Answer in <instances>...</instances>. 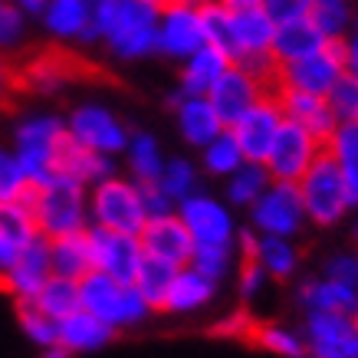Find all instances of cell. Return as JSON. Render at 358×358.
Here are the masks:
<instances>
[{
  "label": "cell",
  "mask_w": 358,
  "mask_h": 358,
  "mask_svg": "<svg viewBox=\"0 0 358 358\" xmlns=\"http://www.w3.org/2000/svg\"><path fill=\"white\" fill-rule=\"evenodd\" d=\"M234 263H237V250L227 247V243H194L187 266H194L197 273H204L207 280L224 282L230 273H234Z\"/></svg>",
  "instance_id": "cell-39"
},
{
  "label": "cell",
  "mask_w": 358,
  "mask_h": 358,
  "mask_svg": "<svg viewBox=\"0 0 358 358\" xmlns=\"http://www.w3.org/2000/svg\"><path fill=\"white\" fill-rule=\"evenodd\" d=\"M342 50H345V69L358 76V13L352 20V27H348L345 40H342Z\"/></svg>",
  "instance_id": "cell-52"
},
{
  "label": "cell",
  "mask_w": 358,
  "mask_h": 358,
  "mask_svg": "<svg viewBox=\"0 0 358 358\" xmlns=\"http://www.w3.org/2000/svg\"><path fill=\"white\" fill-rule=\"evenodd\" d=\"M326 152L338 164H358V119L338 122L326 138Z\"/></svg>",
  "instance_id": "cell-46"
},
{
  "label": "cell",
  "mask_w": 358,
  "mask_h": 358,
  "mask_svg": "<svg viewBox=\"0 0 358 358\" xmlns=\"http://www.w3.org/2000/svg\"><path fill=\"white\" fill-rule=\"evenodd\" d=\"M99 46H106L119 63L158 56V7L148 0H112L109 23Z\"/></svg>",
  "instance_id": "cell-2"
},
{
  "label": "cell",
  "mask_w": 358,
  "mask_h": 358,
  "mask_svg": "<svg viewBox=\"0 0 358 358\" xmlns=\"http://www.w3.org/2000/svg\"><path fill=\"white\" fill-rule=\"evenodd\" d=\"M243 162H247V158H243V148H240V141L234 138L230 129H224L220 135H214L207 145L197 148V168H201V174L214 178V181H224V178L237 171Z\"/></svg>",
  "instance_id": "cell-32"
},
{
  "label": "cell",
  "mask_w": 358,
  "mask_h": 358,
  "mask_svg": "<svg viewBox=\"0 0 358 358\" xmlns=\"http://www.w3.org/2000/svg\"><path fill=\"white\" fill-rule=\"evenodd\" d=\"M148 3H152V7H158V10H162V7H168L171 0H148Z\"/></svg>",
  "instance_id": "cell-60"
},
{
  "label": "cell",
  "mask_w": 358,
  "mask_h": 358,
  "mask_svg": "<svg viewBox=\"0 0 358 358\" xmlns=\"http://www.w3.org/2000/svg\"><path fill=\"white\" fill-rule=\"evenodd\" d=\"M296 306L309 313V309H322V313H345L355 315L358 313V289L336 282L329 276H306L296 282Z\"/></svg>",
  "instance_id": "cell-23"
},
{
  "label": "cell",
  "mask_w": 358,
  "mask_h": 358,
  "mask_svg": "<svg viewBox=\"0 0 358 358\" xmlns=\"http://www.w3.org/2000/svg\"><path fill=\"white\" fill-rule=\"evenodd\" d=\"M89 224L119 234H138L145 227V201H141V185L125 171H115L102 178L86 191Z\"/></svg>",
  "instance_id": "cell-5"
},
{
  "label": "cell",
  "mask_w": 358,
  "mask_h": 358,
  "mask_svg": "<svg viewBox=\"0 0 358 358\" xmlns=\"http://www.w3.org/2000/svg\"><path fill=\"white\" fill-rule=\"evenodd\" d=\"M86 185L73 178L56 174L46 185L30 187L27 204L33 210L36 230L43 237H59V234H76L89 227V204H86Z\"/></svg>",
  "instance_id": "cell-4"
},
{
  "label": "cell",
  "mask_w": 358,
  "mask_h": 358,
  "mask_svg": "<svg viewBox=\"0 0 358 358\" xmlns=\"http://www.w3.org/2000/svg\"><path fill=\"white\" fill-rule=\"evenodd\" d=\"M266 282H270V276H266V270H263L257 260H240L237 266V296L240 303H253L257 296L266 289Z\"/></svg>",
  "instance_id": "cell-48"
},
{
  "label": "cell",
  "mask_w": 358,
  "mask_h": 358,
  "mask_svg": "<svg viewBox=\"0 0 358 358\" xmlns=\"http://www.w3.org/2000/svg\"><path fill=\"white\" fill-rule=\"evenodd\" d=\"M46 247H50V270H53L56 276L83 280V276L92 270L86 230H76V234H59V237H46Z\"/></svg>",
  "instance_id": "cell-30"
},
{
  "label": "cell",
  "mask_w": 358,
  "mask_h": 358,
  "mask_svg": "<svg viewBox=\"0 0 358 358\" xmlns=\"http://www.w3.org/2000/svg\"><path fill=\"white\" fill-rule=\"evenodd\" d=\"M201 23H204V43L224 50V53L230 56V63H234V56H237V43H234V10L224 7L220 0H210V3L201 7Z\"/></svg>",
  "instance_id": "cell-38"
},
{
  "label": "cell",
  "mask_w": 358,
  "mask_h": 358,
  "mask_svg": "<svg viewBox=\"0 0 358 358\" xmlns=\"http://www.w3.org/2000/svg\"><path fill=\"white\" fill-rule=\"evenodd\" d=\"M342 168V185H345V197L352 210L358 207V164H338Z\"/></svg>",
  "instance_id": "cell-53"
},
{
  "label": "cell",
  "mask_w": 358,
  "mask_h": 358,
  "mask_svg": "<svg viewBox=\"0 0 358 358\" xmlns=\"http://www.w3.org/2000/svg\"><path fill=\"white\" fill-rule=\"evenodd\" d=\"M313 3H352V0H313Z\"/></svg>",
  "instance_id": "cell-62"
},
{
  "label": "cell",
  "mask_w": 358,
  "mask_h": 358,
  "mask_svg": "<svg viewBox=\"0 0 358 358\" xmlns=\"http://www.w3.org/2000/svg\"><path fill=\"white\" fill-rule=\"evenodd\" d=\"M181 3H191V7H204V3H210V0H181Z\"/></svg>",
  "instance_id": "cell-59"
},
{
  "label": "cell",
  "mask_w": 358,
  "mask_h": 358,
  "mask_svg": "<svg viewBox=\"0 0 358 358\" xmlns=\"http://www.w3.org/2000/svg\"><path fill=\"white\" fill-rule=\"evenodd\" d=\"M79 309L99 315L115 332L138 329L155 315L148 299L135 289V282H119L102 270H89L79 280Z\"/></svg>",
  "instance_id": "cell-1"
},
{
  "label": "cell",
  "mask_w": 358,
  "mask_h": 358,
  "mask_svg": "<svg viewBox=\"0 0 358 358\" xmlns=\"http://www.w3.org/2000/svg\"><path fill=\"white\" fill-rule=\"evenodd\" d=\"M141 201H145V214L148 217H158V214H171L174 210V201L164 194L162 187L155 185H141Z\"/></svg>",
  "instance_id": "cell-51"
},
{
  "label": "cell",
  "mask_w": 358,
  "mask_h": 358,
  "mask_svg": "<svg viewBox=\"0 0 358 358\" xmlns=\"http://www.w3.org/2000/svg\"><path fill=\"white\" fill-rule=\"evenodd\" d=\"M141 250L148 257H158V260H168L174 266H187L191 260V250H194V240L187 234L185 220L178 214H158V217H148L145 227L138 230Z\"/></svg>",
  "instance_id": "cell-19"
},
{
  "label": "cell",
  "mask_w": 358,
  "mask_h": 358,
  "mask_svg": "<svg viewBox=\"0 0 358 358\" xmlns=\"http://www.w3.org/2000/svg\"><path fill=\"white\" fill-rule=\"evenodd\" d=\"M260 7L266 10L273 23H286V20H296V17H306L313 0H260Z\"/></svg>",
  "instance_id": "cell-50"
},
{
  "label": "cell",
  "mask_w": 358,
  "mask_h": 358,
  "mask_svg": "<svg viewBox=\"0 0 358 358\" xmlns=\"http://www.w3.org/2000/svg\"><path fill=\"white\" fill-rule=\"evenodd\" d=\"M89 240V257H92V270L109 273L112 280L131 282L138 273V263L145 257L138 234H119V230H106L89 224L86 227Z\"/></svg>",
  "instance_id": "cell-13"
},
{
  "label": "cell",
  "mask_w": 358,
  "mask_h": 358,
  "mask_svg": "<svg viewBox=\"0 0 358 358\" xmlns=\"http://www.w3.org/2000/svg\"><path fill=\"white\" fill-rule=\"evenodd\" d=\"M296 187H299V197H303L306 224H313V227H336L352 214L345 185H342V168L326 148L306 168V174L296 181Z\"/></svg>",
  "instance_id": "cell-6"
},
{
  "label": "cell",
  "mask_w": 358,
  "mask_h": 358,
  "mask_svg": "<svg viewBox=\"0 0 358 358\" xmlns=\"http://www.w3.org/2000/svg\"><path fill=\"white\" fill-rule=\"evenodd\" d=\"M27 27H30V17L13 0H0V53H17L27 40Z\"/></svg>",
  "instance_id": "cell-44"
},
{
  "label": "cell",
  "mask_w": 358,
  "mask_h": 358,
  "mask_svg": "<svg viewBox=\"0 0 358 358\" xmlns=\"http://www.w3.org/2000/svg\"><path fill=\"white\" fill-rule=\"evenodd\" d=\"M115 329L109 322H102L99 315L86 313V309H76L73 315H66L59 319V345L69 348L73 358L76 355H92V352H102V348H109L115 342Z\"/></svg>",
  "instance_id": "cell-22"
},
{
  "label": "cell",
  "mask_w": 358,
  "mask_h": 358,
  "mask_svg": "<svg viewBox=\"0 0 358 358\" xmlns=\"http://www.w3.org/2000/svg\"><path fill=\"white\" fill-rule=\"evenodd\" d=\"M50 276H53V270H50V247H46L43 234H36L17 250L13 263L0 273V293H7L13 303H30Z\"/></svg>",
  "instance_id": "cell-15"
},
{
  "label": "cell",
  "mask_w": 358,
  "mask_h": 358,
  "mask_svg": "<svg viewBox=\"0 0 358 358\" xmlns=\"http://www.w3.org/2000/svg\"><path fill=\"white\" fill-rule=\"evenodd\" d=\"M0 234L10 237L17 247H23L27 240H33L40 234L27 201H0Z\"/></svg>",
  "instance_id": "cell-41"
},
{
  "label": "cell",
  "mask_w": 358,
  "mask_h": 358,
  "mask_svg": "<svg viewBox=\"0 0 358 358\" xmlns=\"http://www.w3.org/2000/svg\"><path fill=\"white\" fill-rule=\"evenodd\" d=\"M17 250H20V247H17V243H13L10 237H3V234H0V273H3V270H7V266L13 263Z\"/></svg>",
  "instance_id": "cell-55"
},
{
  "label": "cell",
  "mask_w": 358,
  "mask_h": 358,
  "mask_svg": "<svg viewBox=\"0 0 358 358\" xmlns=\"http://www.w3.org/2000/svg\"><path fill=\"white\" fill-rule=\"evenodd\" d=\"M13 89H17V69L10 66V59L0 53V102L10 96Z\"/></svg>",
  "instance_id": "cell-54"
},
{
  "label": "cell",
  "mask_w": 358,
  "mask_h": 358,
  "mask_svg": "<svg viewBox=\"0 0 358 358\" xmlns=\"http://www.w3.org/2000/svg\"><path fill=\"white\" fill-rule=\"evenodd\" d=\"M122 164H125V174L135 178L138 185L158 181V174H162V168H164L162 141L155 138L152 131H131L129 145H125V152H122Z\"/></svg>",
  "instance_id": "cell-31"
},
{
  "label": "cell",
  "mask_w": 358,
  "mask_h": 358,
  "mask_svg": "<svg viewBox=\"0 0 358 358\" xmlns=\"http://www.w3.org/2000/svg\"><path fill=\"white\" fill-rule=\"evenodd\" d=\"M253 326H257V319L250 315L247 306H240V309H230V313H224L210 326V332L220 338H230V342H250V332H253Z\"/></svg>",
  "instance_id": "cell-47"
},
{
  "label": "cell",
  "mask_w": 358,
  "mask_h": 358,
  "mask_svg": "<svg viewBox=\"0 0 358 358\" xmlns=\"http://www.w3.org/2000/svg\"><path fill=\"white\" fill-rule=\"evenodd\" d=\"M352 319H355V329H358V313H355V315H352Z\"/></svg>",
  "instance_id": "cell-63"
},
{
  "label": "cell",
  "mask_w": 358,
  "mask_h": 358,
  "mask_svg": "<svg viewBox=\"0 0 358 358\" xmlns=\"http://www.w3.org/2000/svg\"><path fill=\"white\" fill-rule=\"evenodd\" d=\"M313 23L322 30L326 40H345L348 27L355 20V7L352 3H313L309 7Z\"/></svg>",
  "instance_id": "cell-43"
},
{
  "label": "cell",
  "mask_w": 358,
  "mask_h": 358,
  "mask_svg": "<svg viewBox=\"0 0 358 358\" xmlns=\"http://www.w3.org/2000/svg\"><path fill=\"white\" fill-rule=\"evenodd\" d=\"M155 185L162 187L164 194L174 201V207H178V201H185L187 194H194L197 187H201V168H197L194 158L171 155V158H164V168Z\"/></svg>",
  "instance_id": "cell-37"
},
{
  "label": "cell",
  "mask_w": 358,
  "mask_h": 358,
  "mask_svg": "<svg viewBox=\"0 0 358 358\" xmlns=\"http://www.w3.org/2000/svg\"><path fill=\"white\" fill-rule=\"evenodd\" d=\"M174 214L185 220L194 243H227V247H234V240H237V217H234V207L224 201V194L217 197L204 187H197L194 194L178 201Z\"/></svg>",
  "instance_id": "cell-10"
},
{
  "label": "cell",
  "mask_w": 358,
  "mask_h": 358,
  "mask_svg": "<svg viewBox=\"0 0 358 358\" xmlns=\"http://www.w3.org/2000/svg\"><path fill=\"white\" fill-rule=\"evenodd\" d=\"M273 92H276V102H280V109H282V119L299 122L303 129H309L315 138L326 145V138L338 125V119L332 115V109H329L326 96H313V92L280 89V86H273Z\"/></svg>",
  "instance_id": "cell-20"
},
{
  "label": "cell",
  "mask_w": 358,
  "mask_h": 358,
  "mask_svg": "<svg viewBox=\"0 0 358 358\" xmlns=\"http://www.w3.org/2000/svg\"><path fill=\"white\" fill-rule=\"evenodd\" d=\"M358 210V207H355ZM352 237H355V243H358V214H355V224H352Z\"/></svg>",
  "instance_id": "cell-61"
},
{
  "label": "cell",
  "mask_w": 358,
  "mask_h": 358,
  "mask_svg": "<svg viewBox=\"0 0 358 358\" xmlns=\"http://www.w3.org/2000/svg\"><path fill=\"white\" fill-rule=\"evenodd\" d=\"M66 141V119L59 112H30L13 125V152L23 164L30 187L56 178V155Z\"/></svg>",
  "instance_id": "cell-3"
},
{
  "label": "cell",
  "mask_w": 358,
  "mask_h": 358,
  "mask_svg": "<svg viewBox=\"0 0 358 358\" xmlns=\"http://www.w3.org/2000/svg\"><path fill=\"white\" fill-rule=\"evenodd\" d=\"M250 342L276 358H306L303 329L282 326V322H257L250 332Z\"/></svg>",
  "instance_id": "cell-34"
},
{
  "label": "cell",
  "mask_w": 358,
  "mask_h": 358,
  "mask_svg": "<svg viewBox=\"0 0 358 358\" xmlns=\"http://www.w3.org/2000/svg\"><path fill=\"white\" fill-rule=\"evenodd\" d=\"M168 109L174 112V125H178L181 141H187L194 152L201 148V145H207L214 135H220V131L227 129V125L220 122L217 109L210 106V99L207 96H187V92H181L178 86L168 92Z\"/></svg>",
  "instance_id": "cell-18"
},
{
  "label": "cell",
  "mask_w": 358,
  "mask_h": 358,
  "mask_svg": "<svg viewBox=\"0 0 358 358\" xmlns=\"http://www.w3.org/2000/svg\"><path fill=\"white\" fill-rule=\"evenodd\" d=\"M247 260H257L266 270V276L276 282H289L299 276V266H303V250L293 237H270V234H257V247H253V257Z\"/></svg>",
  "instance_id": "cell-28"
},
{
  "label": "cell",
  "mask_w": 358,
  "mask_h": 358,
  "mask_svg": "<svg viewBox=\"0 0 358 358\" xmlns=\"http://www.w3.org/2000/svg\"><path fill=\"white\" fill-rule=\"evenodd\" d=\"M306 358H358V329L345 313H303Z\"/></svg>",
  "instance_id": "cell-12"
},
{
  "label": "cell",
  "mask_w": 358,
  "mask_h": 358,
  "mask_svg": "<svg viewBox=\"0 0 358 358\" xmlns=\"http://www.w3.org/2000/svg\"><path fill=\"white\" fill-rule=\"evenodd\" d=\"M36 309H43L50 319H66L79 309V280H69V276H50V280L40 286V293L30 299Z\"/></svg>",
  "instance_id": "cell-36"
},
{
  "label": "cell",
  "mask_w": 358,
  "mask_h": 358,
  "mask_svg": "<svg viewBox=\"0 0 358 358\" xmlns=\"http://www.w3.org/2000/svg\"><path fill=\"white\" fill-rule=\"evenodd\" d=\"M322 276L358 289V250L355 253H332V257L322 263Z\"/></svg>",
  "instance_id": "cell-49"
},
{
  "label": "cell",
  "mask_w": 358,
  "mask_h": 358,
  "mask_svg": "<svg viewBox=\"0 0 358 358\" xmlns=\"http://www.w3.org/2000/svg\"><path fill=\"white\" fill-rule=\"evenodd\" d=\"M119 171V158H109V155H99L92 148H83L66 135V141L59 145V155H56V174L63 178H73L79 185L92 187L96 181L109 178V174Z\"/></svg>",
  "instance_id": "cell-24"
},
{
  "label": "cell",
  "mask_w": 358,
  "mask_h": 358,
  "mask_svg": "<svg viewBox=\"0 0 358 358\" xmlns=\"http://www.w3.org/2000/svg\"><path fill=\"white\" fill-rule=\"evenodd\" d=\"M326 102L338 122L358 119V76L355 73L345 69V73L336 79V86L326 92Z\"/></svg>",
  "instance_id": "cell-45"
},
{
  "label": "cell",
  "mask_w": 358,
  "mask_h": 358,
  "mask_svg": "<svg viewBox=\"0 0 358 358\" xmlns=\"http://www.w3.org/2000/svg\"><path fill=\"white\" fill-rule=\"evenodd\" d=\"M69 79H73V69L66 63V56L59 53H40L17 69V89L33 92V96H43V99L63 92L69 86Z\"/></svg>",
  "instance_id": "cell-26"
},
{
  "label": "cell",
  "mask_w": 358,
  "mask_h": 358,
  "mask_svg": "<svg viewBox=\"0 0 358 358\" xmlns=\"http://www.w3.org/2000/svg\"><path fill=\"white\" fill-rule=\"evenodd\" d=\"M329 40L322 36V30L313 23V17H296V20H286V23H276L273 30V43H270V53L280 63H293L299 56H309L315 53L319 46H326Z\"/></svg>",
  "instance_id": "cell-27"
},
{
  "label": "cell",
  "mask_w": 358,
  "mask_h": 358,
  "mask_svg": "<svg viewBox=\"0 0 358 358\" xmlns=\"http://www.w3.org/2000/svg\"><path fill=\"white\" fill-rule=\"evenodd\" d=\"M280 125H282V109H280V102H276V92L270 89L266 96L257 99V102H253L234 125H227V129L234 131V138L240 141L243 158L263 162L266 152H270L273 138H276V131H280Z\"/></svg>",
  "instance_id": "cell-17"
},
{
  "label": "cell",
  "mask_w": 358,
  "mask_h": 358,
  "mask_svg": "<svg viewBox=\"0 0 358 358\" xmlns=\"http://www.w3.org/2000/svg\"><path fill=\"white\" fill-rule=\"evenodd\" d=\"M326 145L315 138L309 129H303L299 122L293 119H282L276 138H273L270 152L263 158L266 171H270L273 181H299L306 174V168L319 158Z\"/></svg>",
  "instance_id": "cell-11"
},
{
  "label": "cell",
  "mask_w": 358,
  "mask_h": 358,
  "mask_svg": "<svg viewBox=\"0 0 358 358\" xmlns=\"http://www.w3.org/2000/svg\"><path fill=\"white\" fill-rule=\"evenodd\" d=\"M13 3H17L27 17H40V13H43V7H46V0H13Z\"/></svg>",
  "instance_id": "cell-56"
},
{
  "label": "cell",
  "mask_w": 358,
  "mask_h": 358,
  "mask_svg": "<svg viewBox=\"0 0 358 358\" xmlns=\"http://www.w3.org/2000/svg\"><path fill=\"white\" fill-rule=\"evenodd\" d=\"M247 224L270 237H299L306 227V210L296 181H270L266 191L247 207Z\"/></svg>",
  "instance_id": "cell-8"
},
{
  "label": "cell",
  "mask_w": 358,
  "mask_h": 358,
  "mask_svg": "<svg viewBox=\"0 0 358 358\" xmlns=\"http://www.w3.org/2000/svg\"><path fill=\"white\" fill-rule=\"evenodd\" d=\"M13 309H17V326L33 348H46L59 338V322L50 319L43 309H36L33 303H13Z\"/></svg>",
  "instance_id": "cell-40"
},
{
  "label": "cell",
  "mask_w": 358,
  "mask_h": 358,
  "mask_svg": "<svg viewBox=\"0 0 358 358\" xmlns=\"http://www.w3.org/2000/svg\"><path fill=\"white\" fill-rule=\"evenodd\" d=\"M217 289H220V282L207 280L204 273H197L194 266H178L171 286H168V296H164L162 313L164 315H194L214 303Z\"/></svg>",
  "instance_id": "cell-21"
},
{
  "label": "cell",
  "mask_w": 358,
  "mask_h": 358,
  "mask_svg": "<svg viewBox=\"0 0 358 358\" xmlns=\"http://www.w3.org/2000/svg\"><path fill=\"white\" fill-rule=\"evenodd\" d=\"M174 273H178V266L168 260H158V257H141L138 263V273H135V289H138L145 299H148V306L155 309V315L162 313V306H164V296H168V286H171L174 280Z\"/></svg>",
  "instance_id": "cell-35"
},
{
  "label": "cell",
  "mask_w": 358,
  "mask_h": 358,
  "mask_svg": "<svg viewBox=\"0 0 358 358\" xmlns=\"http://www.w3.org/2000/svg\"><path fill=\"white\" fill-rule=\"evenodd\" d=\"M27 194H30V181L23 174L13 145H0V201H27Z\"/></svg>",
  "instance_id": "cell-42"
},
{
  "label": "cell",
  "mask_w": 358,
  "mask_h": 358,
  "mask_svg": "<svg viewBox=\"0 0 358 358\" xmlns=\"http://www.w3.org/2000/svg\"><path fill=\"white\" fill-rule=\"evenodd\" d=\"M40 23L56 43H83L89 27V0H46Z\"/></svg>",
  "instance_id": "cell-29"
},
{
  "label": "cell",
  "mask_w": 358,
  "mask_h": 358,
  "mask_svg": "<svg viewBox=\"0 0 358 358\" xmlns=\"http://www.w3.org/2000/svg\"><path fill=\"white\" fill-rule=\"evenodd\" d=\"M63 119H66V135L76 145H83V148H92V152L109 155V158H122L125 145H129L131 129L106 102H79V106L66 112Z\"/></svg>",
  "instance_id": "cell-7"
},
{
  "label": "cell",
  "mask_w": 358,
  "mask_h": 358,
  "mask_svg": "<svg viewBox=\"0 0 358 358\" xmlns=\"http://www.w3.org/2000/svg\"><path fill=\"white\" fill-rule=\"evenodd\" d=\"M270 89H273L270 83H263L260 76H253L247 66L230 63L227 69H224V76L210 86L207 99H210V106L217 109L220 122H224V125H234V122H237L257 99L266 96Z\"/></svg>",
  "instance_id": "cell-16"
},
{
  "label": "cell",
  "mask_w": 358,
  "mask_h": 358,
  "mask_svg": "<svg viewBox=\"0 0 358 358\" xmlns=\"http://www.w3.org/2000/svg\"><path fill=\"white\" fill-rule=\"evenodd\" d=\"M273 178L270 171H266V164L263 162H243L234 174H227L224 178V201H227L234 210H247L257 197L266 191V185H270Z\"/></svg>",
  "instance_id": "cell-33"
},
{
  "label": "cell",
  "mask_w": 358,
  "mask_h": 358,
  "mask_svg": "<svg viewBox=\"0 0 358 358\" xmlns=\"http://www.w3.org/2000/svg\"><path fill=\"white\" fill-rule=\"evenodd\" d=\"M204 46V23H201V7L171 0L168 7L158 10V56L181 63Z\"/></svg>",
  "instance_id": "cell-14"
},
{
  "label": "cell",
  "mask_w": 358,
  "mask_h": 358,
  "mask_svg": "<svg viewBox=\"0 0 358 358\" xmlns=\"http://www.w3.org/2000/svg\"><path fill=\"white\" fill-rule=\"evenodd\" d=\"M178 66H181L178 69V89L187 92V96H207L210 86L224 76V69L230 66V56L224 50H217V46L204 43Z\"/></svg>",
  "instance_id": "cell-25"
},
{
  "label": "cell",
  "mask_w": 358,
  "mask_h": 358,
  "mask_svg": "<svg viewBox=\"0 0 358 358\" xmlns=\"http://www.w3.org/2000/svg\"><path fill=\"white\" fill-rule=\"evenodd\" d=\"M224 7H230V10H240V7H257L260 0H220Z\"/></svg>",
  "instance_id": "cell-58"
},
{
  "label": "cell",
  "mask_w": 358,
  "mask_h": 358,
  "mask_svg": "<svg viewBox=\"0 0 358 358\" xmlns=\"http://www.w3.org/2000/svg\"><path fill=\"white\" fill-rule=\"evenodd\" d=\"M345 73V50L342 40H329L319 46L315 53L299 56L293 63H280L273 86L280 89H299V92H313V96H326L336 86V79Z\"/></svg>",
  "instance_id": "cell-9"
},
{
  "label": "cell",
  "mask_w": 358,
  "mask_h": 358,
  "mask_svg": "<svg viewBox=\"0 0 358 358\" xmlns=\"http://www.w3.org/2000/svg\"><path fill=\"white\" fill-rule=\"evenodd\" d=\"M36 352H40L36 358H73V352L63 348L59 342H53V345H46V348H36Z\"/></svg>",
  "instance_id": "cell-57"
}]
</instances>
